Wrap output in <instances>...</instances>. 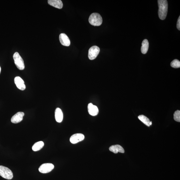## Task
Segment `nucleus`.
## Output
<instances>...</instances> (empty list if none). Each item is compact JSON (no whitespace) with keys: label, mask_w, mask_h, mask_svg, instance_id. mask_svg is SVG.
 <instances>
[{"label":"nucleus","mask_w":180,"mask_h":180,"mask_svg":"<svg viewBox=\"0 0 180 180\" xmlns=\"http://www.w3.org/2000/svg\"><path fill=\"white\" fill-rule=\"evenodd\" d=\"M158 14L160 20H164L166 18L168 11V2L167 0H158Z\"/></svg>","instance_id":"obj_1"},{"label":"nucleus","mask_w":180,"mask_h":180,"mask_svg":"<svg viewBox=\"0 0 180 180\" xmlns=\"http://www.w3.org/2000/svg\"><path fill=\"white\" fill-rule=\"evenodd\" d=\"M89 22L91 25L95 26H99L102 25V19L99 13H94L91 14L90 16Z\"/></svg>","instance_id":"obj_2"},{"label":"nucleus","mask_w":180,"mask_h":180,"mask_svg":"<svg viewBox=\"0 0 180 180\" xmlns=\"http://www.w3.org/2000/svg\"><path fill=\"white\" fill-rule=\"evenodd\" d=\"M0 176L7 179H11L13 177L11 170L8 168L2 165H0Z\"/></svg>","instance_id":"obj_3"},{"label":"nucleus","mask_w":180,"mask_h":180,"mask_svg":"<svg viewBox=\"0 0 180 180\" xmlns=\"http://www.w3.org/2000/svg\"><path fill=\"white\" fill-rule=\"evenodd\" d=\"M14 63L18 69L23 70L25 68V64L22 57L18 52H16L13 55Z\"/></svg>","instance_id":"obj_4"},{"label":"nucleus","mask_w":180,"mask_h":180,"mask_svg":"<svg viewBox=\"0 0 180 180\" xmlns=\"http://www.w3.org/2000/svg\"><path fill=\"white\" fill-rule=\"evenodd\" d=\"M100 52V49L99 47L94 46L90 48L89 50L88 57L91 60L95 59L98 56Z\"/></svg>","instance_id":"obj_5"},{"label":"nucleus","mask_w":180,"mask_h":180,"mask_svg":"<svg viewBox=\"0 0 180 180\" xmlns=\"http://www.w3.org/2000/svg\"><path fill=\"white\" fill-rule=\"evenodd\" d=\"M54 165L50 163L42 164L38 169L39 172L43 174H46L51 172L54 169Z\"/></svg>","instance_id":"obj_6"},{"label":"nucleus","mask_w":180,"mask_h":180,"mask_svg":"<svg viewBox=\"0 0 180 180\" xmlns=\"http://www.w3.org/2000/svg\"><path fill=\"white\" fill-rule=\"evenodd\" d=\"M85 136L81 133H76L72 135L70 138V142L73 144L78 143L85 139Z\"/></svg>","instance_id":"obj_7"},{"label":"nucleus","mask_w":180,"mask_h":180,"mask_svg":"<svg viewBox=\"0 0 180 180\" xmlns=\"http://www.w3.org/2000/svg\"><path fill=\"white\" fill-rule=\"evenodd\" d=\"M14 83L19 89L24 90L25 89L26 86L24 81L20 77L16 76L14 78Z\"/></svg>","instance_id":"obj_8"},{"label":"nucleus","mask_w":180,"mask_h":180,"mask_svg":"<svg viewBox=\"0 0 180 180\" xmlns=\"http://www.w3.org/2000/svg\"><path fill=\"white\" fill-rule=\"evenodd\" d=\"M60 42L62 45L66 47H68L71 44V42L68 36L65 33H61L59 37Z\"/></svg>","instance_id":"obj_9"},{"label":"nucleus","mask_w":180,"mask_h":180,"mask_svg":"<svg viewBox=\"0 0 180 180\" xmlns=\"http://www.w3.org/2000/svg\"><path fill=\"white\" fill-rule=\"evenodd\" d=\"M24 115H25V114L22 112H19L17 113L12 117L11 120V122L13 124L19 123L22 121Z\"/></svg>","instance_id":"obj_10"},{"label":"nucleus","mask_w":180,"mask_h":180,"mask_svg":"<svg viewBox=\"0 0 180 180\" xmlns=\"http://www.w3.org/2000/svg\"><path fill=\"white\" fill-rule=\"evenodd\" d=\"M88 110L89 114L93 116H97L99 112L98 107L92 103H90L88 104Z\"/></svg>","instance_id":"obj_11"},{"label":"nucleus","mask_w":180,"mask_h":180,"mask_svg":"<svg viewBox=\"0 0 180 180\" xmlns=\"http://www.w3.org/2000/svg\"><path fill=\"white\" fill-rule=\"evenodd\" d=\"M48 3L50 5L55 8L61 9L63 7V3L61 0H49Z\"/></svg>","instance_id":"obj_12"},{"label":"nucleus","mask_w":180,"mask_h":180,"mask_svg":"<svg viewBox=\"0 0 180 180\" xmlns=\"http://www.w3.org/2000/svg\"><path fill=\"white\" fill-rule=\"evenodd\" d=\"M55 117L56 121L60 123L63 119V114L62 110L59 108H56L55 112Z\"/></svg>","instance_id":"obj_13"},{"label":"nucleus","mask_w":180,"mask_h":180,"mask_svg":"<svg viewBox=\"0 0 180 180\" xmlns=\"http://www.w3.org/2000/svg\"><path fill=\"white\" fill-rule=\"evenodd\" d=\"M109 150L111 152L114 153H117L118 152L122 153L124 152V150L123 148L120 145H112L109 148Z\"/></svg>","instance_id":"obj_14"},{"label":"nucleus","mask_w":180,"mask_h":180,"mask_svg":"<svg viewBox=\"0 0 180 180\" xmlns=\"http://www.w3.org/2000/svg\"><path fill=\"white\" fill-rule=\"evenodd\" d=\"M149 48V42L147 40H144L142 43L141 50L142 53L145 54L147 52Z\"/></svg>","instance_id":"obj_15"},{"label":"nucleus","mask_w":180,"mask_h":180,"mask_svg":"<svg viewBox=\"0 0 180 180\" xmlns=\"http://www.w3.org/2000/svg\"><path fill=\"white\" fill-rule=\"evenodd\" d=\"M44 145V143L42 141H38L35 143L32 147V150L34 152L39 151L42 148Z\"/></svg>","instance_id":"obj_16"},{"label":"nucleus","mask_w":180,"mask_h":180,"mask_svg":"<svg viewBox=\"0 0 180 180\" xmlns=\"http://www.w3.org/2000/svg\"><path fill=\"white\" fill-rule=\"evenodd\" d=\"M138 118L143 123L148 126H150V121L149 119L144 115H141L138 116Z\"/></svg>","instance_id":"obj_17"},{"label":"nucleus","mask_w":180,"mask_h":180,"mask_svg":"<svg viewBox=\"0 0 180 180\" xmlns=\"http://www.w3.org/2000/svg\"><path fill=\"white\" fill-rule=\"evenodd\" d=\"M170 65L173 68H180V61L178 60L174 59L171 62Z\"/></svg>","instance_id":"obj_18"},{"label":"nucleus","mask_w":180,"mask_h":180,"mask_svg":"<svg viewBox=\"0 0 180 180\" xmlns=\"http://www.w3.org/2000/svg\"><path fill=\"white\" fill-rule=\"evenodd\" d=\"M174 119L176 121L180 122V111L179 110L175 112L174 114Z\"/></svg>","instance_id":"obj_19"},{"label":"nucleus","mask_w":180,"mask_h":180,"mask_svg":"<svg viewBox=\"0 0 180 180\" xmlns=\"http://www.w3.org/2000/svg\"><path fill=\"white\" fill-rule=\"evenodd\" d=\"M177 28L178 30H180V16H179L177 20Z\"/></svg>","instance_id":"obj_20"},{"label":"nucleus","mask_w":180,"mask_h":180,"mask_svg":"<svg viewBox=\"0 0 180 180\" xmlns=\"http://www.w3.org/2000/svg\"><path fill=\"white\" fill-rule=\"evenodd\" d=\"M152 121H150V126L152 125Z\"/></svg>","instance_id":"obj_21"},{"label":"nucleus","mask_w":180,"mask_h":180,"mask_svg":"<svg viewBox=\"0 0 180 180\" xmlns=\"http://www.w3.org/2000/svg\"><path fill=\"white\" fill-rule=\"evenodd\" d=\"M1 66H0V73H1Z\"/></svg>","instance_id":"obj_22"}]
</instances>
